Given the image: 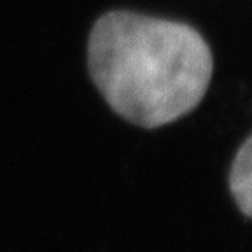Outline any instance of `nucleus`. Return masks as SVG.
<instances>
[{
	"mask_svg": "<svg viewBox=\"0 0 252 252\" xmlns=\"http://www.w3.org/2000/svg\"><path fill=\"white\" fill-rule=\"evenodd\" d=\"M228 182L238 210L252 219V135H249L240 149L236 151Z\"/></svg>",
	"mask_w": 252,
	"mask_h": 252,
	"instance_id": "obj_2",
	"label": "nucleus"
},
{
	"mask_svg": "<svg viewBox=\"0 0 252 252\" xmlns=\"http://www.w3.org/2000/svg\"><path fill=\"white\" fill-rule=\"evenodd\" d=\"M88 70L109 107L140 128H159L200 105L214 62L191 25L110 11L88 39Z\"/></svg>",
	"mask_w": 252,
	"mask_h": 252,
	"instance_id": "obj_1",
	"label": "nucleus"
}]
</instances>
